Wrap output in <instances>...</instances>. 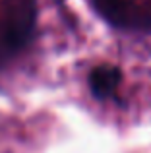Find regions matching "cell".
I'll return each mask as SVG.
<instances>
[{
    "instance_id": "6da1fadb",
    "label": "cell",
    "mask_w": 151,
    "mask_h": 153,
    "mask_svg": "<svg viewBox=\"0 0 151 153\" xmlns=\"http://www.w3.org/2000/svg\"><path fill=\"white\" fill-rule=\"evenodd\" d=\"M4 39L10 49H21L29 41L37 18V0H2Z\"/></svg>"
},
{
    "instance_id": "7a4b0ae2",
    "label": "cell",
    "mask_w": 151,
    "mask_h": 153,
    "mask_svg": "<svg viewBox=\"0 0 151 153\" xmlns=\"http://www.w3.org/2000/svg\"><path fill=\"white\" fill-rule=\"evenodd\" d=\"M118 83H120V72L110 66H103L93 70V74L89 78V85L97 97H109L110 93H114Z\"/></svg>"
}]
</instances>
